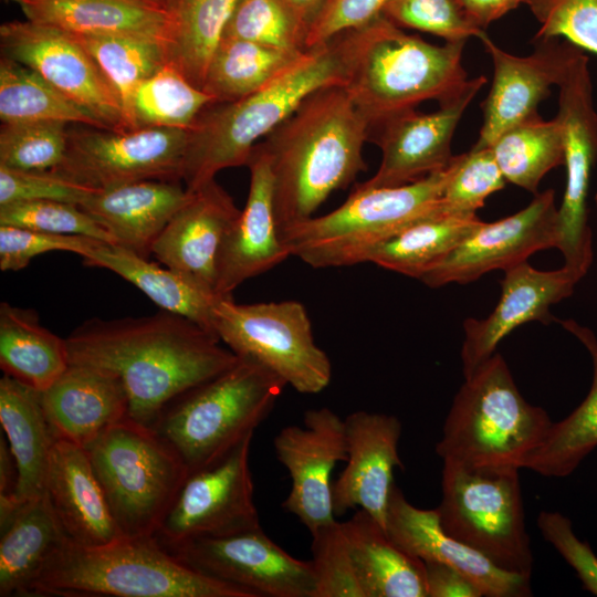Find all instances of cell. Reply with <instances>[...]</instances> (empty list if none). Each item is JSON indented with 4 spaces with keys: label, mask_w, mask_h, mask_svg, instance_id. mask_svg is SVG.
<instances>
[{
    "label": "cell",
    "mask_w": 597,
    "mask_h": 597,
    "mask_svg": "<svg viewBox=\"0 0 597 597\" xmlns=\"http://www.w3.org/2000/svg\"><path fill=\"white\" fill-rule=\"evenodd\" d=\"M70 364L111 371L128 395V417L153 428L177 396L222 373L238 356L181 315L91 318L66 338Z\"/></svg>",
    "instance_id": "1"
},
{
    "label": "cell",
    "mask_w": 597,
    "mask_h": 597,
    "mask_svg": "<svg viewBox=\"0 0 597 597\" xmlns=\"http://www.w3.org/2000/svg\"><path fill=\"white\" fill-rule=\"evenodd\" d=\"M370 125L342 85L322 87L256 146L273 176L279 229L313 217L366 169Z\"/></svg>",
    "instance_id": "2"
},
{
    "label": "cell",
    "mask_w": 597,
    "mask_h": 597,
    "mask_svg": "<svg viewBox=\"0 0 597 597\" xmlns=\"http://www.w3.org/2000/svg\"><path fill=\"white\" fill-rule=\"evenodd\" d=\"M331 41L342 86L370 129L422 102L453 100L473 82L462 64L465 42L431 44L384 15Z\"/></svg>",
    "instance_id": "3"
},
{
    "label": "cell",
    "mask_w": 597,
    "mask_h": 597,
    "mask_svg": "<svg viewBox=\"0 0 597 597\" xmlns=\"http://www.w3.org/2000/svg\"><path fill=\"white\" fill-rule=\"evenodd\" d=\"M251 597L188 567L155 536L94 547L67 541L38 572L25 597Z\"/></svg>",
    "instance_id": "4"
},
{
    "label": "cell",
    "mask_w": 597,
    "mask_h": 597,
    "mask_svg": "<svg viewBox=\"0 0 597 597\" xmlns=\"http://www.w3.org/2000/svg\"><path fill=\"white\" fill-rule=\"evenodd\" d=\"M332 41L310 48L291 67L259 91L229 103H212L188 129L182 168L187 190L226 168L247 166L256 144L282 124L313 92L342 85Z\"/></svg>",
    "instance_id": "5"
},
{
    "label": "cell",
    "mask_w": 597,
    "mask_h": 597,
    "mask_svg": "<svg viewBox=\"0 0 597 597\" xmlns=\"http://www.w3.org/2000/svg\"><path fill=\"white\" fill-rule=\"evenodd\" d=\"M286 383L248 358L172 399L153 429L180 455L188 472L235 448L269 416Z\"/></svg>",
    "instance_id": "6"
},
{
    "label": "cell",
    "mask_w": 597,
    "mask_h": 597,
    "mask_svg": "<svg viewBox=\"0 0 597 597\" xmlns=\"http://www.w3.org/2000/svg\"><path fill=\"white\" fill-rule=\"evenodd\" d=\"M449 165L415 182L397 187L358 185L343 205L280 229L291 256L316 268L367 262L369 253L405 228L442 214L441 197Z\"/></svg>",
    "instance_id": "7"
},
{
    "label": "cell",
    "mask_w": 597,
    "mask_h": 597,
    "mask_svg": "<svg viewBox=\"0 0 597 597\" xmlns=\"http://www.w3.org/2000/svg\"><path fill=\"white\" fill-rule=\"evenodd\" d=\"M552 420L520 392L504 358L494 353L458 390L436 452L467 467H515L542 442Z\"/></svg>",
    "instance_id": "8"
},
{
    "label": "cell",
    "mask_w": 597,
    "mask_h": 597,
    "mask_svg": "<svg viewBox=\"0 0 597 597\" xmlns=\"http://www.w3.org/2000/svg\"><path fill=\"white\" fill-rule=\"evenodd\" d=\"M86 451L121 534L155 536L188 474L177 451L129 417L107 428Z\"/></svg>",
    "instance_id": "9"
},
{
    "label": "cell",
    "mask_w": 597,
    "mask_h": 597,
    "mask_svg": "<svg viewBox=\"0 0 597 597\" xmlns=\"http://www.w3.org/2000/svg\"><path fill=\"white\" fill-rule=\"evenodd\" d=\"M519 468L443 462L442 528L498 567L531 576L533 554L525 527Z\"/></svg>",
    "instance_id": "10"
},
{
    "label": "cell",
    "mask_w": 597,
    "mask_h": 597,
    "mask_svg": "<svg viewBox=\"0 0 597 597\" xmlns=\"http://www.w3.org/2000/svg\"><path fill=\"white\" fill-rule=\"evenodd\" d=\"M213 328L238 357L266 367L301 394L321 392L331 383V360L297 301L239 304L232 296L220 297Z\"/></svg>",
    "instance_id": "11"
},
{
    "label": "cell",
    "mask_w": 597,
    "mask_h": 597,
    "mask_svg": "<svg viewBox=\"0 0 597 597\" xmlns=\"http://www.w3.org/2000/svg\"><path fill=\"white\" fill-rule=\"evenodd\" d=\"M187 144L188 129L73 125L65 156L52 171L97 190L143 180L182 181Z\"/></svg>",
    "instance_id": "12"
},
{
    "label": "cell",
    "mask_w": 597,
    "mask_h": 597,
    "mask_svg": "<svg viewBox=\"0 0 597 597\" xmlns=\"http://www.w3.org/2000/svg\"><path fill=\"white\" fill-rule=\"evenodd\" d=\"M252 438L218 461L188 472L155 534L165 548L261 526L249 465Z\"/></svg>",
    "instance_id": "13"
},
{
    "label": "cell",
    "mask_w": 597,
    "mask_h": 597,
    "mask_svg": "<svg viewBox=\"0 0 597 597\" xmlns=\"http://www.w3.org/2000/svg\"><path fill=\"white\" fill-rule=\"evenodd\" d=\"M558 112L564 139L566 184L558 207L559 245L564 265L579 280L593 263L588 224V191L597 164V112L588 59L583 53L558 86Z\"/></svg>",
    "instance_id": "14"
},
{
    "label": "cell",
    "mask_w": 597,
    "mask_h": 597,
    "mask_svg": "<svg viewBox=\"0 0 597 597\" xmlns=\"http://www.w3.org/2000/svg\"><path fill=\"white\" fill-rule=\"evenodd\" d=\"M188 567L247 591L251 597H313L311 561L280 547L261 526L197 538L168 549Z\"/></svg>",
    "instance_id": "15"
},
{
    "label": "cell",
    "mask_w": 597,
    "mask_h": 597,
    "mask_svg": "<svg viewBox=\"0 0 597 597\" xmlns=\"http://www.w3.org/2000/svg\"><path fill=\"white\" fill-rule=\"evenodd\" d=\"M1 56L38 72L107 129L128 130L113 86L87 51L67 32L29 20L0 27Z\"/></svg>",
    "instance_id": "16"
},
{
    "label": "cell",
    "mask_w": 597,
    "mask_h": 597,
    "mask_svg": "<svg viewBox=\"0 0 597 597\" xmlns=\"http://www.w3.org/2000/svg\"><path fill=\"white\" fill-rule=\"evenodd\" d=\"M558 208L553 189L537 192L522 210L480 226L420 281L436 289L470 283L493 270L506 271L533 253L559 245Z\"/></svg>",
    "instance_id": "17"
},
{
    "label": "cell",
    "mask_w": 597,
    "mask_h": 597,
    "mask_svg": "<svg viewBox=\"0 0 597 597\" xmlns=\"http://www.w3.org/2000/svg\"><path fill=\"white\" fill-rule=\"evenodd\" d=\"M273 444L292 481L282 506L310 533L335 521L331 478L336 464L347 459L344 419L327 407L310 409L303 426L282 428Z\"/></svg>",
    "instance_id": "18"
},
{
    "label": "cell",
    "mask_w": 597,
    "mask_h": 597,
    "mask_svg": "<svg viewBox=\"0 0 597 597\" xmlns=\"http://www.w3.org/2000/svg\"><path fill=\"white\" fill-rule=\"evenodd\" d=\"M480 41L493 65V81L482 103L483 122L474 148L489 147L503 132L537 114L538 105L559 86L584 53L568 41L534 39L526 56L511 54L484 34Z\"/></svg>",
    "instance_id": "19"
},
{
    "label": "cell",
    "mask_w": 597,
    "mask_h": 597,
    "mask_svg": "<svg viewBox=\"0 0 597 597\" xmlns=\"http://www.w3.org/2000/svg\"><path fill=\"white\" fill-rule=\"evenodd\" d=\"M486 83L473 77L470 87L431 113L416 108L394 115L370 129L369 137L381 150L379 168L363 187H397L444 169L453 155L455 128L473 97Z\"/></svg>",
    "instance_id": "20"
},
{
    "label": "cell",
    "mask_w": 597,
    "mask_h": 597,
    "mask_svg": "<svg viewBox=\"0 0 597 597\" xmlns=\"http://www.w3.org/2000/svg\"><path fill=\"white\" fill-rule=\"evenodd\" d=\"M346 467L333 483V510L342 515L359 507L384 528L394 483L402 468L398 453L401 422L391 415L358 410L345 419Z\"/></svg>",
    "instance_id": "21"
},
{
    "label": "cell",
    "mask_w": 597,
    "mask_h": 597,
    "mask_svg": "<svg viewBox=\"0 0 597 597\" xmlns=\"http://www.w3.org/2000/svg\"><path fill=\"white\" fill-rule=\"evenodd\" d=\"M385 530L402 551L423 563H440L459 569L473 582L483 596L532 595L531 576L504 570L478 551L449 535L442 528L436 509L416 507L396 485L390 493Z\"/></svg>",
    "instance_id": "22"
},
{
    "label": "cell",
    "mask_w": 597,
    "mask_h": 597,
    "mask_svg": "<svg viewBox=\"0 0 597 597\" xmlns=\"http://www.w3.org/2000/svg\"><path fill=\"white\" fill-rule=\"evenodd\" d=\"M578 277L562 266L541 271L526 262L504 271L501 296L493 312L483 320L469 317L463 323L461 360L464 379L496 350L499 343L516 327L532 321H556L549 308L574 292Z\"/></svg>",
    "instance_id": "23"
},
{
    "label": "cell",
    "mask_w": 597,
    "mask_h": 597,
    "mask_svg": "<svg viewBox=\"0 0 597 597\" xmlns=\"http://www.w3.org/2000/svg\"><path fill=\"white\" fill-rule=\"evenodd\" d=\"M247 167V202L227 233L217 261L214 292L219 297L232 296L240 284L291 256L280 235L270 164L256 145Z\"/></svg>",
    "instance_id": "24"
},
{
    "label": "cell",
    "mask_w": 597,
    "mask_h": 597,
    "mask_svg": "<svg viewBox=\"0 0 597 597\" xmlns=\"http://www.w3.org/2000/svg\"><path fill=\"white\" fill-rule=\"evenodd\" d=\"M188 192L155 241L151 254L163 265L216 293L219 252L241 210L216 179Z\"/></svg>",
    "instance_id": "25"
},
{
    "label": "cell",
    "mask_w": 597,
    "mask_h": 597,
    "mask_svg": "<svg viewBox=\"0 0 597 597\" xmlns=\"http://www.w3.org/2000/svg\"><path fill=\"white\" fill-rule=\"evenodd\" d=\"M42 405L56 440L86 449L107 428L128 417L125 386L115 374L70 364L44 391Z\"/></svg>",
    "instance_id": "26"
},
{
    "label": "cell",
    "mask_w": 597,
    "mask_h": 597,
    "mask_svg": "<svg viewBox=\"0 0 597 597\" xmlns=\"http://www.w3.org/2000/svg\"><path fill=\"white\" fill-rule=\"evenodd\" d=\"M44 492L72 543L94 547L124 537L111 514L86 449L64 440L55 441Z\"/></svg>",
    "instance_id": "27"
},
{
    "label": "cell",
    "mask_w": 597,
    "mask_h": 597,
    "mask_svg": "<svg viewBox=\"0 0 597 597\" xmlns=\"http://www.w3.org/2000/svg\"><path fill=\"white\" fill-rule=\"evenodd\" d=\"M180 181L143 180L98 190L80 205L118 244L147 258L188 198Z\"/></svg>",
    "instance_id": "28"
},
{
    "label": "cell",
    "mask_w": 597,
    "mask_h": 597,
    "mask_svg": "<svg viewBox=\"0 0 597 597\" xmlns=\"http://www.w3.org/2000/svg\"><path fill=\"white\" fill-rule=\"evenodd\" d=\"M82 259L87 266L109 270L132 283L163 311L216 334L214 306L220 297L212 291L118 244L100 241Z\"/></svg>",
    "instance_id": "29"
},
{
    "label": "cell",
    "mask_w": 597,
    "mask_h": 597,
    "mask_svg": "<svg viewBox=\"0 0 597 597\" xmlns=\"http://www.w3.org/2000/svg\"><path fill=\"white\" fill-rule=\"evenodd\" d=\"M10 1L20 8L27 20L67 33L134 34L165 43L167 11L146 0Z\"/></svg>",
    "instance_id": "30"
},
{
    "label": "cell",
    "mask_w": 597,
    "mask_h": 597,
    "mask_svg": "<svg viewBox=\"0 0 597 597\" xmlns=\"http://www.w3.org/2000/svg\"><path fill=\"white\" fill-rule=\"evenodd\" d=\"M0 423L18 468L14 499L23 503L44 492L56 441L44 413L42 392L3 375L0 379Z\"/></svg>",
    "instance_id": "31"
},
{
    "label": "cell",
    "mask_w": 597,
    "mask_h": 597,
    "mask_svg": "<svg viewBox=\"0 0 597 597\" xmlns=\"http://www.w3.org/2000/svg\"><path fill=\"white\" fill-rule=\"evenodd\" d=\"M365 597H428L425 563L402 551L366 511L343 522Z\"/></svg>",
    "instance_id": "32"
},
{
    "label": "cell",
    "mask_w": 597,
    "mask_h": 597,
    "mask_svg": "<svg viewBox=\"0 0 597 597\" xmlns=\"http://www.w3.org/2000/svg\"><path fill=\"white\" fill-rule=\"evenodd\" d=\"M67 541L45 492L23 502L1 528L0 597H25L33 577Z\"/></svg>",
    "instance_id": "33"
},
{
    "label": "cell",
    "mask_w": 597,
    "mask_h": 597,
    "mask_svg": "<svg viewBox=\"0 0 597 597\" xmlns=\"http://www.w3.org/2000/svg\"><path fill=\"white\" fill-rule=\"evenodd\" d=\"M561 325L587 349L593 364L590 389L566 418L551 425L542 442L526 457L523 468L546 478H565L597 447V337L574 320Z\"/></svg>",
    "instance_id": "34"
},
{
    "label": "cell",
    "mask_w": 597,
    "mask_h": 597,
    "mask_svg": "<svg viewBox=\"0 0 597 597\" xmlns=\"http://www.w3.org/2000/svg\"><path fill=\"white\" fill-rule=\"evenodd\" d=\"M69 365L65 339L42 326L34 310L0 304V367L4 375L42 392Z\"/></svg>",
    "instance_id": "35"
},
{
    "label": "cell",
    "mask_w": 597,
    "mask_h": 597,
    "mask_svg": "<svg viewBox=\"0 0 597 597\" xmlns=\"http://www.w3.org/2000/svg\"><path fill=\"white\" fill-rule=\"evenodd\" d=\"M235 3L237 0H169L166 7L167 62L201 90Z\"/></svg>",
    "instance_id": "36"
},
{
    "label": "cell",
    "mask_w": 597,
    "mask_h": 597,
    "mask_svg": "<svg viewBox=\"0 0 597 597\" xmlns=\"http://www.w3.org/2000/svg\"><path fill=\"white\" fill-rule=\"evenodd\" d=\"M305 52L222 38L209 62L202 91L214 103L241 100L276 78Z\"/></svg>",
    "instance_id": "37"
},
{
    "label": "cell",
    "mask_w": 597,
    "mask_h": 597,
    "mask_svg": "<svg viewBox=\"0 0 597 597\" xmlns=\"http://www.w3.org/2000/svg\"><path fill=\"white\" fill-rule=\"evenodd\" d=\"M482 221L436 214L420 220L377 245L367 262L420 280L464 241Z\"/></svg>",
    "instance_id": "38"
},
{
    "label": "cell",
    "mask_w": 597,
    "mask_h": 597,
    "mask_svg": "<svg viewBox=\"0 0 597 597\" xmlns=\"http://www.w3.org/2000/svg\"><path fill=\"white\" fill-rule=\"evenodd\" d=\"M489 147L506 182L534 195L543 177L564 165L561 123L538 113L503 132Z\"/></svg>",
    "instance_id": "39"
},
{
    "label": "cell",
    "mask_w": 597,
    "mask_h": 597,
    "mask_svg": "<svg viewBox=\"0 0 597 597\" xmlns=\"http://www.w3.org/2000/svg\"><path fill=\"white\" fill-rule=\"evenodd\" d=\"M0 119L1 124L61 122L106 128L38 72L6 56L0 59Z\"/></svg>",
    "instance_id": "40"
},
{
    "label": "cell",
    "mask_w": 597,
    "mask_h": 597,
    "mask_svg": "<svg viewBox=\"0 0 597 597\" xmlns=\"http://www.w3.org/2000/svg\"><path fill=\"white\" fill-rule=\"evenodd\" d=\"M113 86L128 130L130 106L138 85L168 64L164 42L134 34H73Z\"/></svg>",
    "instance_id": "41"
},
{
    "label": "cell",
    "mask_w": 597,
    "mask_h": 597,
    "mask_svg": "<svg viewBox=\"0 0 597 597\" xmlns=\"http://www.w3.org/2000/svg\"><path fill=\"white\" fill-rule=\"evenodd\" d=\"M212 103V96L167 64L136 88L130 106L132 128L189 129Z\"/></svg>",
    "instance_id": "42"
},
{
    "label": "cell",
    "mask_w": 597,
    "mask_h": 597,
    "mask_svg": "<svg viewBox=\"0 0 597 597\" xmlns=\"http://www.w3.org/2000/svg\"><path fill=\"white\" fill-rule=\"evenodd\" d=\"M308 27L283 0H237L223 38L307 51Z\"/></svg>",
    "instance_id": "43"
},
{
    "label": "cell",
    "mask_w": 597,
    "mask_h": 597,
    "mask_svg": "<svg viewBox=\"0 0 597 597\" xmlns=\"http://www.w3.org/2000/svg\"><path fill=\"white\" fill-rule=\"evenodd\" d=\"M503 177L490 147L474 148L450 160L441 212L459 218L476 217L489 196L503 189Z\"/></svg>",
    "instance_id": "44"
},
{
    "label": "cell",
    "mask_w": 597,
    "mask_h": 597,
    "mask_svg": "<svg viewBox=\"0 0 597 597\" xmlns=\"http://www.w3.org/2000/svg\"><path fill=\"white\" fill-rule=\"evenodd\" d=\"M69 124L23 122L1 124L0 166L19 170H52L66 153Z\"/></svg>",
    "instance_id": "45"
},
{
    "label": "cell",
    "mask_w": 597,
    "mask_h": 597,
    "mask_svg": "<svg viewBox=\"0 0 597 597\" xmlns=\"http://www.w3.org/2000/svg\"><path fill=\"white\" fill-rule=\"evenodd\" d=\"M312 535L313 597H365L355 570L343 522L336 520Z\"/></svg>",
    "instance_id": "46"
},
{
    "label": "cell",
    "mask_w": 597,
    "mask_h": 597,
    "mask_svg": "<svg viewBox=\"0 0 597 597\" xmlns=\"http://www.w3.org/2000/svg\"><path fill=\"white\" fill-rule=\"evenodd\" d=\"M0 224L56 234L93 238L115 244L112 235L80 205L57 200H34L0 206Z\"/></svg>",
    "instance_id": "47"
},
{
    "label": "cell",
    "mask_w": 597,
    "mask_h": 597,
    "mask_svg": "<svg viewBox=\"0 0 597 597\" xmlns=\"http://www.w3.org/2000/svg\"><path fill=\"white\" fill-rule=\"evenodd\" d=\"M383 15L399 28L433 34L446 42L479 40L486 34L465 14L458 0H389Z\"/></svg>",
    "instance_id": "48"
},
{
    "label": "cell",
    "mask_w": 597,
    "mask_h": 597,
    "mask_svg": "<svg viewBox=\"0 0 597 597\" xmlns=\"http://www.w3.org/2000/svg\"><path fill=\"white\" fill-rule=\"evenodd\" d=\"M540 23L534 39L563 38L597 55V0H527Z\"/></svg>",
    "instance_id": "49"
},
{
    "label": "cell",
    "mask_w": 597,
    "mask_h": 597,
    "mask_svg": "<svg viewBox=\"0 0 597 597\" xmlns=\"http://www.w3.org/2000/svg\"><path fill=\"white\" fill-rule=\"evenodd\" d=\"M100 240L73 234H56L0 224V270L20 271L32 259L51 251H69L82 256Z\"/></svg>",
    "instance_id": "50"
},
{
    "label": "cell",
    "mask_w": 597,
    "mask_h": 597,
    "mask_svg": "<svg viewBox=\"0 0 597 597\" xmlns=\"http://www.w3.org/2000/svg\"><path fill=\"white\" fill-rule=\"evenodd\" d=\"M96 191L74 184L52 170H19L0 166V206L34 200L82 205Z\"/></svg>",
    "instance_id": "51"
},
{
    "label": "cell",
    "mask_w": 597,
    "mask_h": 597,
    "mask_svg": "<svg viewBox=\"0 0 597 597\" xmlns=\"http://www.w3.org/2000/svg\"><path fill=\"white\" fill-rule=\"evenodd\" d=\"M537 526L543 537L576 572L584 589L597 596V556L588 543L575 535L570 520L559 512L542 511Z\"/></svg>",
    "instance_id": "52"
},
{
    "label": "cell",
    "mask_w": 597,
    "mask_h": 597,
    "mask_svg": "<svg viewBox=\"0 0 597 597\" xmlns=\"http://www.w3.org/2000/svg\"><path fill=\"white\" fill-rule=\"evenodd\" d=\"M389 0H328L312 24L307 49L325 44L337 35L362 28L378 17Z\"/></svg>",
    "instance_id": "53"
},
{
    "label": "cell",
    "mask_w": 597,
    "mask_h": 597,
    "mask_svg": "<svg viewBox=\"0 0 597 597\" xmlns=\"http://www.w3.org/2000/svg\"><path fill=\"white\" fill-rule=\"evenodd\" d=\"M428 597H481V590L459 569L440 563H425Z\"/></svg>",
    "instance_id": "54"
},
{
    "label": "cell",
    "mask_w": 597,
    "mask_h": 597,
    "mask_svg": "<svg viewBox=\"0 0 597 597\" xmlns=\"http://www.w3.org/2000/svg\"><path fill=\"white\" fill-rule=\"evenodd\" d=\"M527 0H458L468 18L479 28H485Z\"/></svg>",
    "instance_id": "55"
},
{
    "label": "cell",
    "mask_w": 597,
    "mask_h": 597,
    "mask_svg": "<svg viewBox=\"0 0 597 597\" xmlns=\"http://www.w3.org/2000/svg\"><path fill=\"white\" fill-rule=\"evenodd\" d=\"M0 438V496H14L18 485V468L9 444Z\"/></svg>",
    "instance_id": "56"
},
{
    "label": "cell",
    "mask_w": 597,
    "mask_h": 597,
    "mask_svg": "<svg viewBox=\"0 0 597 597\" xmlns=\"http://www.w3.org/2000/svg\"><path fill=\"white\" fill-rule=\"evenodd\" d=\"M308 27L322 13L328 0H283Z\"/></svg>",
    "instance_id": "57"
},
{
    "label": "cell",
    "mask_w": 597,
    "mask_h": 597,
    "mask_svg": "<svg viewBox=\"0 0 597 597\" xmlns=\"http://www.w3.org/2000/svg\"><path fill=\"white\" fill-rule=\"evenodd\" d=\"M146 1L151 2V3L156 4V6H159V7L164 8V9H166V7H167V4L169 2V0H146Z\"/></svg>",
    "instance_id": "58"
},
{
    "label": "cell",
    "mask_w": 597,
    "mask_h": 597,
    "mask_svg": "<svg viewBox=\"0 0 597 597\" xmlns=\"http://www.w3.org/2000/svg\"><path fill=\"white\" fill-rule=\"evenodd\" d=\"M595 203H596V206H597V193H596V196H595Z\"/></svg>",
    "instance_id": "59"
}]
</instances>
